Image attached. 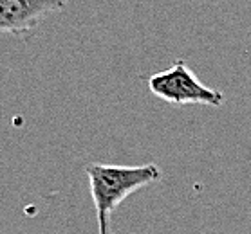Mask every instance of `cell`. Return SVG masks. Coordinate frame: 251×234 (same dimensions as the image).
<instances>
[{
	"mask_svg": "<svg viewBox=\"0 0 251 234\" xmlns=\"http://www.w3.org/2000/svg\"><path fill=\"white\" fill-rule=\"evenodd\" d=\"M91 186V196L96 209L98 234H110V216L121 202L143 188L157 184L163 171L155 164L114 166L89 164L85 168Z\"/></svg>",
	"mask_w": 251,
	"mask_h": 234,
	"instance_id": "1",
	"label": "cell"
},
{
	"mask_svg": "<svg viewBox=\"0 0 251 234\" xmlns=\"http://www.w3.org/2000/svg\"><path fill=\"white\" fill-rule=\"evenodd\" d=\"M149 88L155 97L176 106L181 105L221 106L226 99L221 90L204 85L195 76L194 70L184 63V60H177L170 69L150 76Z\"/></svg>",
	"mask_w": 251,
	"mask_h": 234,
	"instance_id": "2",
	"label": "cell"
},
{
	"mask_svg": "<svg viewBox=\"0 0 251 234\" xmlns=\"http://www.w3.org/2000/svg\"><path fill=\"white\" fill-rule=\"evenodd\" d=\"M69 0H0V33L24 36L49 15L65 9Z\"/></svg>",
	"mask_w": 251,
	"mask_h": 234,
	"instance_id": "3",
	"label": "cell"
}]
</instances>
